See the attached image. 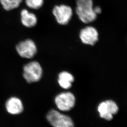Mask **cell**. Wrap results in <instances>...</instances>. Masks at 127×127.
Here are the masks:
<instances>
[{
	"label": "cell",
	"mask_w": 127,
	"mask_h": 127,
	"mask_svg": "<svg viewBox=\"0 0 127 127\" xmlns=\"http://www.w3.org/2000/svg\"><path fill=\"white\" fill-rule=\"evenodd\" d=\"M47 119L54 127H74L72 119L67 115L62 114L57 110L52 109L48 112Z\"/></svg>",
	"instance_id": "2"
},
{
	"label": "cell",
	"mask_w": 127,
	"mask_h": 127,
	"mask_svg": "<svg viewBox=\"0 0 127 127\" xmlns=\"http://www.w3.org/2000/svg\"><path fill=\"white\" fill-rule=\"evenodd\" d=\"M94 10L95 12V13L96 14V15L100 14L101 12V7L99 6H96L95 7V8H94Z\"/></svg>",
	"instance_id": "14"
},
{
	"label": "cell",
	"mask_w": 127,
	"mask_h": 127,
	"mask_svg": "<svg viewBox=\"0 0 127 127\" xmlns=\"http://www.w3.org/2000/svg\"><path fill=\"white\" fill-rule=\"evenodd\" d=\"M20 15L22 23L25 27L31 28L36 25L37 19L34 13L24 9L21 11Z\"/></svg>",
	"instance_id": "10"
},
{
	"label": "cell",
	"mask_w": 127,
	"mask_h": 127,
	"mask_svg": "<svg viewBox=\"0 0 127 127\" xmlns=\"http://www.w3.org/2000/svg\"><path fill=\"white\" fill-rule=\"evenodd\" d=\"M74 81L73 76L69 72L64 71L59 73L58 83L60 87L64 89H69Z\"/></svg>",
	"instance_id": "11"
},
{
	"label": "cell",
	"mask_w": 127,
	"mask_h": 127,
	"mask_svg": "<svg viewBox=\"0 0 127 127\" xmlns=\"http://www.w3.org/2000/svg\"><path fill=\"white\" fill-rule=\"evenodd\" d=\"M97 110L101 118L107 121H110L112 119L113 116L118 112L119 107L114 101L107 100L99 104Z\"/></svg>",
	"instance_id": "6"
},
{
	"label": "cell",
	"mask_w": 127,
	"mask_h": 127,
	"mask_svg": "<svg viewBox=\"0 0 127 127\" xmlns=\"http://www.w3.org/2000/svg\"><path fill=\"white\" fill-rule=\"evenodd\" d=\"M26 5L30 8L37 10L43 5L44 0H25Z\"/></svg>",
	"instance_id": "13"
},
{
	"label": "cell",
	"mask_w": 127,
	"mask_h": 127,
	"mask_svg": "<svg viewBox=\"0 0 127 127\" xmlns=\"http://www.w3.org/2000/svg\"><path fill=\"white\" fill-rule=\"evenodd\" d=\"M99 34L97 30L92 26H88L81 30L80 38L82 43L88 45H94L98 40Z\"/></svg>",
	"instance_id": "8"
},
{
	"label": "cell",
	"mask_w": 127,
	"mask_h": 127,
	"mask_svg": "<svg viewBox=\"0 0 127 127\" xmlns=\"http://www.w3.org/2000/svg\"><path fill=\"white\" fill-rule=\"evenodd\" d=\"M5 108L7 112L12 115L20 114L24 110L23 105L21 100L14 96L7 99L5 103Z\"/></svg>",
	"instance_id": "9"
},
{
	"label": "cell",
	"mask_w": 127,
	"mask_h": 127,
	"mask_svg": "<svg viewBox=\"0 0 127 127\" xmlns=\"http://www.w3.org/2000/svg\"><path fill=\"white\" fill-rule=\"evenodd\" d=\"M55 101L59 110L63 111H68L74 106L76 98L71 92H64L57 95Z\"/></svg>",
	"instance_id": "5"
},
{
	"label": "cell",
	"mask_w": 127,
	"mask_h": 127,
	"mask_svg": "<svg viewBox=\"0 0 127 127\" xmlns=\"http://www.w3.org/2000/svg\"><path fill=\"white\" fill-rule=\"evenodd\" d=\"M23 0H0L3 8L6 11H10L20 6Z\"/></svg>",
	"instance_id": "12"
},
{
	"label": "cell",
	"mask_w": 127,
	"mask_h": 127,
	"mask_svg": "<svg viewBox=\"0 0 127 127\" xmlns=\"http://www.w3.org/2000/svg\"><path fill=\"white\" fill-rule=\"evenodd\" d=\"M76 13L81 22L85 24L95 21L97 15L94 10L93 0H76Z\"/></svg>",
	"instance_id": "1"
},
{
	"label": "cell",
	"mask_w": 127,
	"mask_h": 127,
	"mask_svg": "<svg viewBox=\"0 0 127 127\" xmlns=\"http://www.w3.org/2000/svg\"><path fill=\"white\" fill-rule=\"evenodd\" d=\"M16 49L20 56L27 59H31L34 57L37 51L35 43L30 39L19 43L16 45Z\"/></svg>",
	"instance_id": "7"
},
{
	"label": "cell",
	"mask_w": 127,
	"mask_h": 127,
	"mask_svg": "<svg viewBox=\"0 0 127 127\" xmlns=\"http://www.w3.org/2000/svg\"><path fill=\"white\" fill-rule=\"evenodd\" d=\"M53 13L60 25H65L68 23L72 18L73 10L68 5H57L53 9Z\"/></svg>",
	"instance_id": "4"
},
{
	"label": "cell",
	"mask_w": 127,
	"mask_h": 127,
	"mask_svg": "<svg viewBox=\"0 0 127 127\" xmlns=\"http://www.w3.org/2000/svg\"><path fill=\"white\" fill-rule=\"evenodd\" d=\"M42 74V68L37 62H30L24 67L23 77L29 83L38 81L41 78Z\"/></svg>",
	"instance_id": "3"
}]
</instances>
